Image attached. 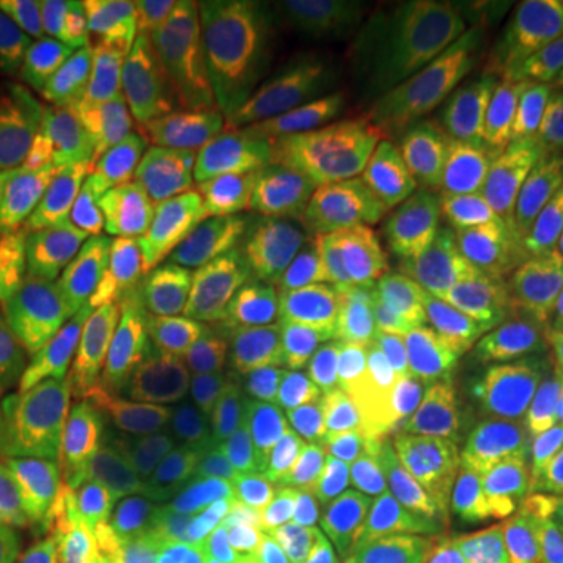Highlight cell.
Listing matches in <instances>:
<instances>
[{
	"instance_id": "7a4b0ae2",
	"label": "cell",
	"mask_w": 563,
	"mask_h": 563,
	"mask_svg": "<svg viewBox=\"0 0 563 563\" xmlns=\"http://www.w3.org/2000/svg\"><path fill=\"white\" fill-rule=\"evenodd\" d=\"M361 220H435L413 139L395 3L354 0L335 41L298 73Z\"/></svg>"
},
{
	"instance_id": "ba28073f",
	"label": "cell",
	"mask_w": 563,
	"mask_h": 563,
	"mask_svg": "<svg viewBox=\"0 0 563 563\" xmlns=\"http://www.w3.org/2000/svg\"><path fill=\"white\" fill-rule=\"evenodd\" d=\"M498 451L488 429L413 435L385 457L376 473L342 504L335 523L373 539H398L407 529L479 492Z\"/></svg>"
},
{
	"instance_id": "5b68a950",
	"label": "cell",
	"mask_w": 563,
	"mask_h": 563,
	"mask_svg": "<svg viewBox=\"0 0 563 563\" xmlns=\"http://www.w3.org/2000/svg\"><path fill=\"white\" fill-rule=\"evenodd\" d=\"M544 325V279L510 276L485 261H448L395 303V366L454 347L517 344Z\"/></svg>"
},
{
	"instance_id": "e575fe53",
	"label": "cell",
	"mask_w": 563,
	"mask_h": 563,
	"mask_svg": "<svg viewBox=\"0 0 563 563\" xmlns=\"http://www.w3.org/2000/svg\"><path fill=\"white\" fill-rule=\"evenodd\" d=\"M282 563H385V544L351 526H329L295 544Z\"/></svg>"
},
{
	"instance_id": "8992f818",
	"label": "cell",
	"mask_w": 563,
	"mask_h": 563,
	"mask_svg": "<svg viewBox=\"0 0 563 563\" xmlns=\"http://www.w3.org/2000/svg\"><path fill=\"white\" fill-rule=\"evenodd\" d=\"M88 213L51 173L16 166L0 181V342L35 339L79 261Z\"/></svg>"
},
{
	"instance_id": "ab89813d",
	"label": "cell",
	"mask_w": 563,
	"mask_h": 563,
	"mask_svg": "<svg viewBox=\"0 0 563 563\" xmlns=\"http://www.w3.org/2000/svg\"><path fill=\"white\" fill-rule=\"evenodd\" d=\"M554 20L561 22V29H563V3H558V7H554Z\"/></svg>"
},
{
	"instance_id": "9c48e42d",
	"label": "cell",
	"mask_w": 563,
	"mask_h": 563,
	"mask_svg": "<svg viewBox=\"0 0 563 563\" xmlns=\"http://www.w3.org/2000/svg\"><path fill=\"white\" fill-rule=\"evenodd\" d=\"M291 282L313 295L398 303L451 257L439 220L344 222L282 251Z\"/></svg>"
},
{
	"instance_id": "ffe728a7",
	"label": "cell",
	"mask_w": 563,
	"mask_h": 563,
	"mask_svg": "<svg viewBox=\"0 0 563 563\" xmlns=\"http://www.w3.org/2000/svg\"><path fill=\"white\" fill-rule=\"evenodd\" d=\"M257 103L239 91L191 85L169 191L151 213H185L244 191V139Z\"/></svg>"
},
{
	"instance_id": "484cf974",
	"label": "cell",
	"mask_w": 563,
	"mask_h": 563,
	"mask_svg": "<svg viewBox=\"0 0 563 563\" xmlns=\"http://www.w3.org/2000/svg\"><path fill=\"white\" fill-rule=\"evenodd\" d=\"M501 420L529 435L563 439V329L542 325L517 342Z\"/></svg>"
},
{
	"instance_id": "83f0119b",
	"label": "cell",
	"mask_w": 563,
	"mask_h": 563,
	"mask_svg": "<svg viewBox=\"0 0 563 563\" xmlns=\"http://www.w3.org/2000/svg\"><path fill=\"white\" fill-rule=\"evenodd\" d=\"M47 461H0V563H47L54 554Z\"/></svg>"
},
{
	"instance_id": "f546056e",
	"label": "cell",
	"mask_w": 563,
	"mask_h": 563,
	"mask_svg": "<svg viewBox=\"0 0 563 563\" xmlns=\"http://www.w3.org/2000/svg\"><path fill=\"white\" fill-rule=\"evenodd\" d=\"M139 442L181 473L201 470L210 454V435L198 410V395L188 388L173 363L166 366L161 385L147 404Z\"/></svg>"
},
{
	"instance_id": "2e32d148",
	"label": "cell",
	"mask_w": 563,
	"mask_h": 563,
	"mask_svg": "<svg viewBox=\"0 0 563 563\" xmlns=\"http://www.w3.org/2000/svg\"><path fill=\"white\" fill-rule=\"evenodd\" d=\"M291 301V276L282 266L263 263L251 279L225 291L188 325L169 363L201 398L203 388L220 383L222 376L263 363Z\"/></svg>"
},
{
	"instance_id": "ac0fdd59",
	"label": "cell",
	"mask_w": 563,
	"mask_h": 563,
	"mask_svg": "<svg viewBox=\"0 0 563 563\" xmlns=\"http://www.w3.org/2000/svg\"><path fill=\"white\" fill-rule=\"evenodd\" d=\"M179 69L195 85L239 91L261 103L276 73L269 3L257 0H169Z\"/></svg>"
},
{
	"instance_id": "4fadbf2b",
	"label": "cell",
	"mask_w": 563,
	"mask_h": 563,
	"mask_svg": "<svg viewBox=\"0 0 563 563\" xmlns=\"http://www.w3.org/2000/svg\"><path fill=\"white\" fill-rule=\"evenodd\" d=\"M107 329L79 339H25L0 383V461L32 463L76 413L103 357L117 347Z\"/></svg>"
},
{
	"instance_id": "9a60e30c",
	"label": "cell",
	"mask_w": 563,
	"mask_h": 563,
	"mask_svg": "<svg viewBox=\"0 0 563 563\" xmlns=\"http://www.w3.org/2000/svg\"><path fill=\"white\" fill-rule=\"evenodd\" d=\"M476 495L514 561H561L563 439L526 432L514 442H498Z\"/></svg>"
},
{
	"instance_id": "d6986e66",
	"label": "cell",
	"mask_w": 563,
	"mask_h": 563,
	"mask_svg": "<svg viewBox=\"0 0 563 563\" xmlns=\"http://www.w3.org/2000/svg\"><path fill=\"white\" fill-rule=\"evenodd\" d=\"M514 347H454L395 366L410 439L466 432L501 417Z\"/></svg>"
},
{
	"instance_id": "4dcf8cb0",
	"label": "cell",
	"mask_w": 563,
	"mask_h": 563,
	"mask_svg": "<svg viewBox=\"0 0 563 563\" xmlns=\"http://www.w3.org/2000/svg\"><path fill=\"white\" fill-rule=\"evenodd\" d=\"M0 22L60 76H88L79 0H0Z\"/></svg>"
},
{
	"instance_id": "f1b7e54d",
	"label": "cell",
	"mask_w": 563,
	"mask_h": 563,
	"mask_svg": "<svg viewBox=\"0 0 563 563\" xmlns=\"http://www.w3.org/2000/svg\"><path fill=\"white\" fill-rule=\"evenodd\" d=\"M504 544L479 495L407 529L385 544V563H498Z\"/></svg>"
},
{
	"instance_id": "30bf717a",
	"label": "cell",
	"mask_w": 563,
	"mask_h": 563,
	"mask_svg": "<svg viewBox=\"0 0 563 563\" xmlns=\"http://www.w3.org/2000/svg\"><path fill=\"white\" fill-rule=\"evenodd\" d=\"M51 466L54 551L101 563L135 536L179 476L141 442Z\"/></svg>"
},
{
	"instance_id": "8fae6325",
	"label": "cell",
	"mask_w": 563,
	"mask_h": 563,
	"mask_svg": "<svg viewBox=\"0 0 563 563\" xmlns=\"http://www.w3.org/2000/svg\"><path fill=\"white\" fill-rule=\"evenodd\" d=\"M198 410L217 473L282 476L298 461L310 410L273 363H257L203 388Z\"/></svg>"
},
{
	"instance_id": "52a82bcc",
	"label": "cell",
	"mask_w": 563,
	"mask_h": 563,
	"mask_svg": "<svg viewBox=\"0 0 563 563\" xmlns=\"http://www.w3.org/2000/svg\"><path fill=\"white\" fill-rule=\"evenodd\" d=\"M391 301L298 295L282 317L266 361L301 395L307 410L385 379Z\"/></svg>"
},
{
	"instance_id": "d4e9b609",
	"label": "cell",
	"mask_w": 563,
	"mask_h": 563,
	"mask_svg": "<svg viewBox=\"0 0 563 563\" xmlns=\"http://www.w3.org/2000/svg\"><path fill=\"white\" fill-rule=\"evenodd\" d=\"M285 510L276 476H225L220 517L201 563H282Z\"/></svg>"
},
{
	"instance_id": "5bb4252c",
	"label": "cell",
	"mask_w": 563,
	"mask_h": 563,
	"mask_svg": "<svg viewBox=\"0 0 563 563\" xmlns=\"http://www.w3.org/2000/svg\"><path fill=\"white\" fill-rule=\"evenodd\" d=\"M181 342V325L144 329L103 357L76 413L47 448V463H69L139 442L141 420Z\"/></svg>"
},
{
	"instance_id": "1f68e13d",
	"label": "cell",
	"mask_w": 563,
	"mask_h": 563,
	"mask_svg": "<svg viewBox=\"0 0 563 563\" xmlns=\"http://www.w3.org/2000/svg\"><path fill=\"white\" fill-rule=\"evenodd\" d=\"M117 81L144 95L147 101H157L163 95L176 91L179 57H176V35H173L166 3L139 0Z\"/></svg>"
},
{
	"instance_id": "60d3db41",
	"label": "cell",
	"mask_w": 563,
	"mask_h": 563,
	"mask_svg": "<svg viewBox=\"0 0 563 563\" xmlns=\"http://www.w3.org/2000/svg\"><path fill=\"white\" fill-rule=\"evenodd\" d=\"M558 563H563V554H561V561H558Z\"/></svg>"
},
{
	"instance_id": "6da1fadb",
	"label": "cell",
	"mask_w": 563,
	"mask_h": 563,
	"mask_svg": "<svg viewBox=\"0 0 563 563\" xmlns=\"http://www.w3.org/2000/svg\"><path fill=\"white\" fill-rule=\"evenodd\" d=\"M413 139L435 220L457 239L514 179L539 122L544 35L523 3H395Z\"/></svg>"
},
{
	"instance_id": "d6a6232c",
	"label": "cell",
	"mask_w": 563,
	"mask_h": 563,
	"mask_svg": "<svg viewBox=\"0 0 563 563\" xmlns=\"http://www.w3.org/2000/svg\"><path fill=\"white\" fill-rule=\"evenodd\" d=\"M354 0H276L269 3L276 69L301 73L335 41Z\"/></svg>"
},
{
	"instance_id": "603a6c76",
	"label": "cell",
	"mask_w": 563,
	"mask_h": 563,
	"mask_svg": "<svg viewBox=\"0 0 563 563\" xmlns=\"http://www.w3.org/2000/svg\"><path fill=\"white\" fill-rule=\"evenodd\" d=\"M563 229V141L526 163L501 195L451 239V257L476 261L492 251L536 242Z\"/></svg>"
},
{
	"instance_id": "7402d4cb",
	"label": "cell",
	"mask_w": 563,
	"mask_h": 563,
	"mask_svg": "<svg viewBox=\"0 0 563 563\" xmlns=\"http://www.w3.org/2000/svg\"><path fill=\"white\" fill-rule=\"evenodd\" d=\"M147 103L144 95L98 73L66 81L47 117L38 154L66 179L81 185Z\"/></svg>"
},
{
	"instance_id": "7c38bea8",
	"label": "cell",
	"mask_w": 563,
	"mask_h": 563,
	"mask_svg": "<svg viewBox=\"0 0 563 563\" xmlns=\"http://www.w3.org/2000/svg\"><path fill=\"white\" fill-rule=\"evenodd\" d=\"M79 266L98 285L103 329L117 339L157 325H185V282L147 217L88 213Z\"/></svg>"
},
{
	"instance_id": "3957f363",
	"label": "cell",
	"mask_w": 563,
	"mask_h": 563,
	"mask_svg": "<svg viewBox=\"0 0 563 563\" xmlns=\"http://www.w3.org/2000/svg\"><path fill=\"white\" fill-rule=\"evenodd\" d=\"M244 191L282 251L354 222L357 207L298 73L276 69L244 139Z\"/></svg>"
},
{
	"instance_id": "8d00e7d4",
	"label": "cell",
	"mask_w": 563,
	"mask_h": 563,
	"mask_svg": "<svg viewBox=\"0 0 563 563\" xmlns=\"http://www.w3.org/2000/svg\"><path fill=\"white\" fill-rule=\"evenodd\" d=\"M544 325L563 329V276L544 279Z\"/></svg>"
},
{
	"instance_id": "44dd1931",
	"label": "cell",
	"mask_w": 563,
	"mask_h": 563,
	"mask_svg": "<svg viewBox=\"0 0 563 563\" xmlns=\"http://www.w3.org/2000/svg\"><path fill=\"white\" fill-rule=\"evenodd\" d=\"M185 135V91H169L139 113L81 181L103 213L147 217L166 198Z\"/></svg>"
},
{
	"instance_id": "e0dca14e",
	"label": "cell",
	"mask_w": 563,
	"mask_h": 563,
	"mask_svg": "<svg viewBox=\"0 0 563 563\" xmlns=\"http://www.w3.org/2000/svg\"><path fill=\"white\" fill-rule=\"evenodd\" d=\"M147 220L157 229L163 247L173 266L179 269L188 291L181 335L210 303L244 279H251L263 266L266 232L247 191H239L201 210L147 213Z\"/></svg>"
},
{
	"instance_id": "74e56055",
	"label": "cell",
	"mask_w": 563,
	"mask_h": 563,
	"mask_svg": "<svg viewBox=\"0 0 563 563\" xmlns=\"http://www.w3.org/2000/svg\"><path fill=\"white\" fill-rule=\"evenodd\" d=\"M25 342V339H22ZM22 342H0V383H3V376H7V366L13 363V357L20 354Z\"/></svg>"
},
{
	"instance_id": "4316f807",
	"label": "cell",
	"mask_w": 563,
	"mask_h": 563,
	"mask_svg": "<svg viewBox=\"0 0 563 563\" xmlns=\"http://www.w3.org/2000/svg\"><path fill=\"white\" fill-rule=\"evenodd\" d=\"M63 76L0 22V144L38 151Z\"/></svg>"
},
{
	"instance_id": "277c9868",
	"label": "cell",
	"mask_w": 563,
	"mask_h": 563,
	"mask_svg": "<svg viewBox=\"0 0 563 563\" xmlns=\"http://www.w3.org/2000/svg\"><path fill=\"white\" fill-rule=\"evenodd\" d=\"M410 439L404 395L395 379H379L310 413L298 461L276 476L285 510L288 551L313 536L361 488L376 466Z\"/></svg>"
},
{
	"instance_id": "836d02e7",
	"label": "cell",
	"mask_w": 563,
	"mask_h": 563,
	"mask_svg": "<svg viewBox=\"0 0 563 563\" xmlns=\"http://www.w3.org/2000/svg\"><path fill=\"white\" fill-rule=\"evenodd\" d=\"M135 7L139 0H81L85 57L98 76L120 79L125 41L135 22Z\"/></svg>"
},
{
	"instance_id": "f35d334b",
	"label": "cell",
	"mask_w": 563,
	"mask_h": 563,
	"mask_svg": "<svg viewBox=\"0 0 563 563\" xmlns=\"http://www.w3.org/2000/svg\"><path fill=\"white\" fill-rule=\"evenodd\" d=\"M47 563H101V561H85V558H73V554H60V551H54Z\"/></svg>"
},
{
	"instance_id": "d590c367",
	"label": "cell",
	"mask_w": 563,
	"mask_h": 563,
	"mask_svg": "<svg viewBox=\"0 0 563 563\" xmlns=\"http://www.w3.org/2000/svg\"><path fill=\"white\" fill-rule=\"evenodd\" d=\"M488 266L510 273V276H529V279H554L563 276V229L554 235H544L536 242L514 244V247H504V251H492L485 257Z\"/></svg>"
},
{
	"instance_id": "cb8c5ba5",
	"label": "cell",
	"mask_w": 563,
	"mask_h": 563,
	"mask_svg": "<svg viewBox=\"0 0 563 563\" xmlns=\"http://www.w3.org/2000/svg\"><path fill=\"white\" fill-rule=\"evenodd\" d=\"M222 483L217 470L179 473L122 544L117 563H201L220 517Z\"/></svg>"
}]
</instances>
